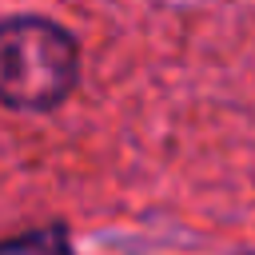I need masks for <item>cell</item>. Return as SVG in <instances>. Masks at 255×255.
<instances>
[{
  "label": "cell",
  "instance_id": "6da1fadb",
  "mask_svg": "<svg viewBox=\"0 0 255 255\" xmlns=\"http://www.w3.org/2000/svg\"><path fill=\"white\" fill-rule=\"evenodd\" d=\"M76 84V40L40 16L0 24V100L12 108H56Z\"/></svg>",
  "mask_w": 255,
  "mask_h": 255
},
{
  "label": "cell",
  "instance_id": "7a4b0ae2",
  "mask_svg": "<svg viewBox=\"0 0 255 255\" xmlns=\"http://www.w3.org/2000/svg\"><path fill=\"white\" fill-rule=\"evenodd\" d=\"M0 255H68V231L60 223H48V227L12 235L0 243Z\"/></svg>",
  "mask_w": 255,
  "mask_h": 255
}]
</instances>
